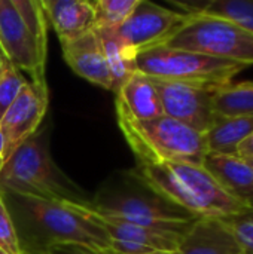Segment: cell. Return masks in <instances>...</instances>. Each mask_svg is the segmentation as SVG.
<instances>
[{"label": "cell", "instance_id": "cell-5", "mask_svg": "<svg viewBox=\"0 0 253 254\" xmlns=\"http://www.w3.org/2000/svg\"><path fill=\"white\" fill-rule=\"evenodd\" d=\"M0 190L51 201H78L75 193L64 186L46 143L37 132L25 140L1 167Z\"/></svg>", "mask_w": 253, "mask_h": 254}, {"label": "cell", "instance_id": "cell-31", "mask_svg": "<svg viewBox=\"0 0 253 254\" xmlns=\"http://www.w3.org/2000/svg\"><path fill=\"white\" fill-rule=\"evenodd\" d=\"M148 254H169V253H163V252H154V253H148Z\"/></svg>", "mask_w": 253, "mask_h": 254}, {"label": "cell", "instance_id": "cell-28", "mask_svg": "<svg viewBox=\"0 0 253 254\" xmlns=\"http://www.w3.org/2000/svg\"><path fill=\"white\" fill-rule=\"evenodd\" d=\"M4 147H6V140H4V134L0 128V170L4 165Z\"/></svg>", "mask_w": 253, "mask_h": 254}, {"label": "cell", "instance_id": "cell-12", "mask_svg": "<svg viewBox=\"0 0 253 254\" xmlns=\"http://www.w3.org/2000/svg\"><path fill=\"white\" fill-rule=\"evenodd\" d=\"M67 205L72 207L75 211L79 214L91 219L92 222L98 223L106 234L110 237V241H124L130 244H137L145 249H149L152 252H163V253H174L183 234H176V232H166V231H155V229H148V228H140L134 226L125 222L119 220H112V219H104L98 216L91 205L81 202V201H69L66 199Z\"/></svg>", "mask_w": 253, "mask_h": 254}, {"label": "cell", "instance_id": "cell-20", "mask_svg": "<svg viewBox=\"0 0 253 254\" xmlns=\"http://www.w3.org/2000/svg\"><path fill=\"white\" fill-rule=\"evenodd\" d=\"M183 13L207 15L230 21L253 34V0H209L203 3H177Z\"/></svg>", "mask_w": 253, "mask_h": 254}, {"label": "cell", "instance_id": "cell-4", "mask_svg": "<svg viewBox=\"0 0 253 254\" xmlns=\"http://www.w3.org/2000/svg\"><path fill=\"white\" fill-rule=\"evenodd\" d=\"M137 71L158 80L218 89L242 73L246 65L197 52L155 46L136 57Z\"/></svg>", "mask_w": 253, "mask_h": 254}, {"label": "cell", "instance_id": "cell-25", "mask_svg": "<svg viewBox=\"0 0 253 254\" xmlns=\"http://www.w3.org/2000/svg\"><path fill=\"white\" fill-rule=\"evenodd\" d=\"M0 250L7 254H24L15 223L10 217L1 190H0Z\"/></svg>", "mask_w": 253, "mask_h": 254}, {"label": "cell", "instance_id": "cell-6", "mask_svg": "<svg viewBox=\"0 0 253 254\" xmlns=\"http://www.w3.org/2000/svg\"><path fill=\"white\" fill-rule=\"evenodd\" d=\"M27 217L46 234L48 244H75L98 254H113L110 237L91 219L67 205L66 199L51 201L13 195Z\"/></svg>", "mask_w": 253, "mask_h": 254}, {"label": "cell", "instance_id": "cell-26", "mask_svg": "<svg viewBox=\"0 0 253 254\" xmlns=\"http://www.w3.org/2000/svg\"><path fill=\"white\" fill-rule=\"evenodd\" d=\"M45 249L51 254H98L75 244H46Z\"/></svg>", "mask_w": 253, "mask_h": 254}, {"label": "cell", "instance_id": "cell-14", "mask_svg": "<svg viewBox=\"0 0 253 254\" xmlns=\"http://www.w3.org/2000/svg\"><path fill=\"white\" fill-rule=\"evenodd\" d=\"M203 167L228 195L248 207H253V168L246 159L239 155L209 152Z\"/></svg>", "mask_w": 253, "mask_h": 254}, {"label": "cell", "instance_id": "cell-17", "mask_svg": "<svg viewBox=\"0 0 253 254\" xmlns=\"http://www.w3.org/2000/svg\"><path fill=\"white\" fill-rule=\"evenodd\" d=\"M116 106L134 121H151L164 115L160 94L152 79L139 71L116 94Z\"/></svg>", "mask_w": 253, "mask_h": 254}, {"label": "cell", "instance_id": "cell-3", "mask_svg": "<svg viewBox=\"0 0 253 254\" xmlns=\"http://www.w3.org/2000/svg\"><path fill=\"white\" fill-rule=\"evenodd\" d=\"M0 48L31 83L46 85L48 19L37 0H0Z\"/></svg>", "mask_w": 253, "mask_h": 254}, {"label": "cell", "instance_id": "cell-13", "mask_svg": "<svg viewBox=\"0 0 253 254\" xmlns=\"http://www.w3.org/2000/svg\"><path fill=\"white\" fill-rule=\"evenodd\" d=\"M61 49L66 63L76 74L104 89H112L110 68L103 52L101 40L95 30L73 42L63 43Z\"/></svg>", "mask_w": 253, "mask_h": 254}, {"label": "cell", "instance_id": "cell-18", "mask_svg": "<svg viewBox=\"0 0 253 254\" xmlns=\"http://www.w3.org/2000/svg\"><path fill=\"white\" fill-rule=\"evenodd\" d=\"M253 134V116L218 118L204 134L209 152L237 155L240 143Z\"/></svg>", "mask_w": 253, "mask_h": 254}, {"label": "cell", "instance_id": "cell-9", "mask_svg": "<svg viewBox=\"0 0 253 254\" xmlns=\"http://www.w3.org/2000/svg\"><path fill=\"white\" fill-rule=\"evenodd\" d=\"M91 208L104 219L176 234H185L189 226L198 219L158 196L127 198L115 204L91 205Z\"/></svg>", "mask_w": 253, "mask_h": 254}, {"label": "cell", "instance_id": "cell-11", "mask_svg": "<svg viewBox=\"0 0 253 254\" xmlns=\"http://www.w3.org/2000/svg\"><path fill=\"white\" fill-rule=\"evenodd\" d=\"M48 86L28 80L0 122L4 134V162L33 134L37 132L48 110Z\"/></svg>", "mask_w": 253, "mask_h": 254}, {"label": "cell", "instance_id": "cell-29", "mask_svg": "<svg viewBox=\"0 0 253 254\" xmlns=\"http://www.w3.org/2000/svg\"><path fill=\"white\" fill-rule=\"evenodd\" d=\"M24 254H51L46 249H34V250H24Z\"/></svg>", "mask_w": 253, "mask_h": 254}, {"label": "cell", "instance_id": "cell-30", "mask_svg": "<svg viewBox=\"0 0 253 254\" xmlns=\"http://www.w3.org/2000/svg\"><path fill=\"white\" fill-rule=\"evenodd\" d=\"M7 60H6V57H4V54H3V51H1V48H0V73H1V70H3V65H4V63H6Z\"/></svg>", "mask_w": 253, "mask_h": 254}, {"label": "cell", "instance_id": "cell-7", "mask_svg": "<svg viewBox=\"0 0 253 254\" xmlns=\"http://www.w3.org/2000/svg\"><path fill=\"white\" fill-rule=\"evenodd\" d=\"M188 16V21L161 46L253 65V34L221 18L200 13Z\"/></svg>", "mask_w": 253, "mask_h": 254}, {"label": "cell", "instance_id": "cell-10", "mask_svg": "<svg viewBox=\"0 0 253 254\" xmlns=\"http://www.w3.org/2000/svg\"><path fill=\"white\" fill-rule=\"evenodd\" d=\"M166 116L206 134L218 119L213 110V91L195 85L152 79Z\"/></svg>", "mask_w": 253, "mask_h": 254}, {"label": "cell", "instance_id": "cell-22", "mask_svg": "<svg viewBox=\"0 0 253 254\" xmlns=\"http://www.w3.org/2000/svg\"><path fill=\"white\" fill-rule=\"evenodd\" d=\"M139 0H94L91 1L94 15H95V25L94 28H118L125 22L130 13L134 10Z\"/></svg>", "mask_w": 253, "mask_h": 254}, {"label": "cell", "instance_id": "cell-2", "mask_svg": "<svg viewBox=\"0 0 253 254\" xmlns=\"http://www.w3.org/2000/svg\"><path fill=\"white\" fill-rule=\"evenodd\" d=\"M119 128L137 162H186L203 165L209 153L206 135L166 115L134 121L116 106Z\"/></svg>", "mask_w": 253, "mask_h": 254}, {"label": "cell", "instance_id": "cell-32", "mask_svg": "<svg viewBox=\"0 0 253 254\" xmlns=\"http://www.w3.org/2000/svg\"><path fill=\"white\" fill-rule=\"evenodd\" d=\"M248 162L251 164V167H252V168H253V161H248Z\"/></svg>", "mask_w": 253, "mask_h": 254}, {"label": "cell", "instance_id": "cell-24", "mask_svg": "<svg viewBox=\"0 0 253 254\" xmlns=\"http://www.w3.org/2000/svg\"><path fill=\"white\" fill-rule=\"evenodd\" d=\"M221 220L237 241L242 254H253V207Z\"/></svg>", "mask_w": 253, "mask_h": 254}, {"label": "cell", "instance_id": "cell-1", "mask_svg": "<svg viewBox=\"0 0 253 254\" xmlns=\"http://www.w3.org/2000/svg\"><path fill=\"white\" fill-rule=\"evenodd\" d=\"M140 180L161 199L194 217L227 219L248 208L203 167L186 162H137Z\"/></svg>", "mask_w": 253, "mask_h": 254}, {"label": "cell", "instance_id": "cell-23", "mask_svg": "<svg viewBox=\"0 0 253 254\" xmlns=\"http://www.w3.org/2000/svg\"><path fill=\"white\" fill-rule=\"evenodd\" d=\"M27 83L25 76L6 61L0 73V122Z\"/></svg>", "mask_w": 253, "mask_h": 254}, {"label": "cell", "instance_id": "cell-27", "mask_svg": "<svg viewBox=\"0 0 253 254\" xmlns=\"http://www.w3.org/2000/svg\"><path fill=\"white\" fill-rule=\"evenodd\" d=\"M237 155L246 161H253V134H251L248 138H245L239 149H237Z\"/></svg>", "mask_w": 253, "mask_h": 254}, {"label": "cell", "instance_id": "cell-21", "mask_svg": "<svg viewBox=\"0 0 253 254\" xmlns=\"http://www.w3.org/2000/svg\"><path fill=\"white\" fill-rule=\"evenodd\" d=\"M218 118L253 116V82H230L213 91Z\"/></svg>", "mask_w": 253, "mask_h": 254}, {"label": "cell", "instance_id": "cell-16", "mask_svg": "<svg viewBox=\"0 0 253 254\" xmlns=\"http://www.w3.org/2000/svg\"><path fill=\"white\" fill-rule=\"evenodd\" d=\"M171 254H242V252L221 219L198 217Z\"/></svg>", "mask_w": 253, "mask_h": 254}, {"label": "cell", "instance_id": "cell-8", "mask_svg": "<svg viewBox=\"0 0 253 254\" xmlns=\"http://www.w3.org/2000/svg\"><path fill=\"white\" fill-rule=\"evenodd\" d=\"M183 12L166 9L149 0H139L122 25L113 28L116 37L136 55L164 45L186 21Z\"/></svg>", "mask_w": 253, "mask_h": 254}, {"label": "cell", "instance_id": "cell-15", "mask_svg": "<svg viewBox=\"0 0 253 254\" xmlns=\"http://www.w3.org/2000/svg\"><path fill=\"white\" fill-rule=\"evenodd\" d=\"M40 4L61 45L73 42L94 30L95 15L91 1L40 0Z\"/></svg>", "mask_w": 253, "mask_h": 254}, {"label": "cell", "instance_id": "cell-19", "mask_svg": "<svg viewBox=\"0 0 253 254\" xmlns=\"http://www.w3.org/2000/svg\"><path fill=\"white\" fill-rule=\"evenodd\" d=\"M98 37L101 40L103 52L107 61V65L110 68V76H112V92L116 95L119 89L127 83V80L137 73L136 67V54L128 49L113 33V30L103 28L97 30Z\"/></svg>", "mask_w": 253, "mask_h": 254}, {"label": "cell", "instance_id": "cell-33", "mask_svg": "<svg viewBox=\"0 0 253 254\" xmlns=\"http://www.w3.org/2000/svg\"><path fill=\"white\" fill-rule=\"evenodd\" d=\"M0 254H7V253H4V252H3V250H0Z\"/></svg>", "mask_w": 253, "mask_h": 254}]
</instances>
